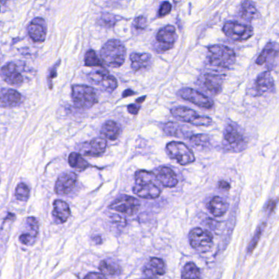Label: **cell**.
<instances>
[{"label": "cell", "instance_id": "1", "mask_svg": "<svg viewBox=\"0 0 279 279\" xmlns=\"http://www.w3.org/2000/svg\"><path fill=\"white\" fill-rule=\"evenodd\" d=\"M157 178L153 172L138 171L135 173V184L133 192L144 199H155L161 195V189L157 184Z\"/></svg>", "mask_w": 279, "mask_h": 279}, {"label": "cell", "instance_id": "2", "mask_svg": "<svg viewBox=\"0 0 279 279\" xmlns=\"http://www.w3.org/2000/svg\"><path fill=\"white\" fill-rule=\"evenodd\" d=\"M100 56L107 67H120L125 61L126 49L120 40H108L101 49Z\"/></svg>", "mask_w": 279, "mask_h": 279}, {"label": "cell", "instance_id": "3", "mask_svg": "<svg viewBox=\"0 0 279 279\" xmlns=\"http://www.w3.org/2000/svg\"><path fill=\"white\" fill-rule=\"evenodd\" d=\"M223 148L229 153H240L247 148V140L241 127L235 123L227 124L223 134Z\"/></svg>", "mask_w": 279, "mask_h": 279}, {"label": "cell", "instance_id": "4", "mask_svg": "<svg viewBox=\"0 0 279 279\" xmlns=\"http://www.w3.org/2000/svg\"><path fill=\"white\" fill-rule=\"evenodd\" d=\"M207 50V60L213 67L228 69L234 65L236 53L229 47L223 45H211Z\"/></svg>", "mask_w": 279, "mask_h": 279}, {"label": "cell", "instance_id": "5", "mask_svg": "<svg viewBox=\"0 0 279 279\" xmlns=\"http://www.w3.org/2000/svg\"><path fill=\"white\" fill-rule=\"evenodd\" d=\"M71 98L75 106L80 109L91 108L98 101L95 89L84 84L72 85Z\"/></svg>", "mask_w": 279, "mask_h": 279}, {"label": "cell", "instance_id": "6", "mask_svg": "<svg viewBox=\"0 0 279 279\" xmlns=\"http://www.w3.org/2000/svg\"><path fill=\"white\" fill-rule=\"evenodd\" d=\"M171 112L178 120L196 126H210L213 123L211 118L200 115L194 110L186 106H176L171 109Z\"/></svg>", "mask_w": 279, "mask_h": 279}, {"label": "cell", "instance_id": "7", "mask_svg": "<svg viewBox=\"0 0 279 279\" xmlns=\"http://www.w3.org/2000/svg\"><path fill=\"white\" fill-rule=\"evenodd\" d=\"M166 149L169 157L181 166H186L195 162L194 153L184 143L176 141L169 143Z\"/></svg>", "mask_w": 279, "mask_h": 279}, {"label": "cell", "instance_id": "8", "mask_svg": "<svg viewBox=\"0 0 279 279\" xmlns=\"http://www.w3.org/2000/svg\"><path fill=\"white\" fill-rule=\"evenodd\" d=\"M189 238L191 246L197 252H208L214 246L213 235L209 231L204 230L202 228L192 229L189 233Z\"/></svg>", "mask_w": 279, "mask_h": 279}, {"label": "cell", "instance_id": "9", "mask_svg": "<svg viewBox=\"0 0 279 279\" xmlns=\"http://www.w3.org/2000/svg\"><path fill=\"white\" fill-rule=\"evenodd\" d=\"M88 80L93 84L98 85L103 90L111 93L117 88V80L114 76L109 74L103 67L96 69L88 74Z\"/></svg>", "mask_w": 279, "mask_h": 279}, {"label": "cell", "instance_id": "10", "mask_svg": "<svg viewBox=\"0 0 279 279\" xmlns=\"http://www.w3.org/2000/svg\"><path fill=\"white\" fill-rule=\"evenodd\" d=\"M223 31L225 36L233 41H246L253 36L254 29L250 25L241 24L237 22H228L224 24Z\"/></svg>", "mask_w": 279, "mask_h": 279}, {"label": "cell", "instance_id": "11", "mask_svg": "<svg viewBox=\"0 0 279 279\" xmlns=\"http://www.w3.org/2000/svg\"><path fill=\"white\" fill-rule=\"evenodd\" d=\"M177 94L182 99L189 101L202 108L211 109L214 106V102L211 98L196 89L183 88L179 90Z\"/></svg>", "mask_w": 279, "mask_h": 279}, {"label": "cell", "instance_id": "12", "mask_svg": "<svg viewBox=\"0 0 279 279\" xmlns=\"http://www.w3.org/2000/svg\"><path fill=\"white\" fill-rule=\"evenodd\" d=\"M177 38L176 30L172 25H167L162 28L156 36L158 51L166 52L172 49Z\"/></svg>", "mask_w": 279, "mask_h": 279}, {"label": "cell", "instance_id": "13", "mask_svg": "<svg viewBox=\"0 0 279 279\" xmlns=\"http://www.w3.org/2000/svg\"><path fill=\"white\" fill-rule=\"evenodd\" d=\"M140 202L131 196L122 195L110 205V208L124 215H135L140 209Z\"/></svg>", "mask_w": 279, "mask_h": 279}, {"label": "cell", "instance_id": "14", "mask_svg": "<svg viewBox=\"0 0 279 279\" xmlns=\"http://www.w3.org/2000/svg\"><path fill=\"white\" fill-rule=\"evenodd\" d=\"M274 90V80L269 71L259 74L255 80L252 95L255 97L264 95Z\"/></svg>", "mask_w": 279, "mask_h": 279}, {"label": "cell", "instance_id": "15", "mask_svg": "<svg viewBox=\"0 0 279 279\" xmlns=\"http://www.w3.org/2000/svg\"><path fill=\"white\" fill-rule=\"evenodd\" d=\"M76 182H77V175L73 172H66L62 174L56 182V193L58 195H67L75 189Z\"/></svg>", "mask_w": 279, "mask_h": 279}, {"label": "cell", "instance_id": "16", "mask_svg": "<svg viewBox=\"0 0 279 279\" xmlns=\"http://www.w3.org/2000/svg\"><path fill=\"white\" fill-rule=\"evenodd\" d=\"M40 231V222L36 217H28L26 219L25 229L21 235V243L23 245H31L36 241Z\"/></svg>", "mask_w": 279, "mask_h": 279}, {"label": "cell", "instance_id": "17", "mask_svg": "<svg viewBox=\"0 0 279 279\" xmlns=\"http://www.w3.org/2000/svg\"><path fill=\"white\" fill-rule=\"evenodd\" d=\"M0 76L5 82L10 85L19 86L23 84V77L18 70L17 65L14 62H9L1 68Z\"/></svg>", "mask_w": 279, "mask_h": 279}, {"label": "cell", "instance_id": "18", "mask_svg": "<svg viewBox=\"0 0 279 279\" xmlns=\"http://www.w3.org/2000/svg\"><path fill=\"white\" fill-rule=\"evenodd\" d=\"M225 76L220 74L206 73L202 77V84L213 95H217L223 89Z\"/></svg>", "mask_w": 279, "mask_h": 279}, {"label": "cell", "instance_id": "19", "mask_svg": "<svg viewBox=\"0 0 279 279\" xmlns=\"http://www.w3.org/2000/svg\"><path fill=\"white\" fill-rule=\"evenodd\" d=\"M278 51H277V45L276 43L269 42L266 45L264 49L262 50L261 53L259 54V57L256 59V64L261 66L264 63H268V68H274L277 65V58Z\"/></svg>", "mask_w": 279, "mask_h": 279}, {"label": "cell", "instance_id": "20", "mask_svg": "<svg viewBox=\"0 0 279 279\" xmlns=\"http://www.w3.org/2000/svg\"><path fill=\"white\" fill-rule=\"evenodd\" d=\"M28 33L35 43L44 42L46 38L47 25L42 18H36L28 26Z\"/></svg>", "mask_w": 279, "mask_h": 279}, {"label": "cell", "instance_id": "21", "mask_svg": "<svg viewBox=\"0 0 279 279\" xmlns=\"http://www.w3.org/2000/svg\"><path fill=\"white\" fill-rule=\"evenodd\" d=\"M153 174L155 175L157 180L162 186L166 188H174L178 184L177 175L170 167L160 166Z\"/></svg>", "mask_w": 279, "mask_h": 279}, {"label": "cell", "instance_id": "22", "mask_svg": "<svg viewBox=\"0 0 279 279\" xmlns=\"http://www.w3.org/2000/svg\"><path fill=\"white\" fill-rule=\"evenodd\" d=\"M106 142L104 138L96 137L89 142L83 144V154L88 157H99L106 151Z\"/></svg>", "mask_w": 279, "mask_h": 279}, {"label": "cell", "instance_id": "23", "mask_svg": "<svg viewBox=\"0 0 279 279\" xmlns=\"http://www.w3.org/2000/svg\"><path fill=\"white\" fill-rule=\"evenodd\" d=\"M22 95L18 91L12 89H0V107L11 108L20 104Z\"/></svg>", "mask_w": 279, "mask_h": 279}, {"label": "cell", "instance_id": "24", "mask_svg": "<svg viewBox=\"0 0 279 279\" xmlns=\"http://www.w3.org/2000/svg\"><path fill=\"white\" fill-rule=\"evenodd\" d=\"M166 267L165 262L159 258H152L144 269V274L149 278L159 277L166 273Z\"/></svg>", "mask_w": 279, "mask_h": 279}, {"label": "cell", "instance_id": "25", "mask_svg": "<svg viewBox=\"0 0 279 279\" xmlns=\"http://www.w3.org/2000/svg\"><path fill=\"white\" fill-rule=\"evenodd\" d=\"M131 68L133 71L149 68L152 64V55L149 53H133L130 54Z\"/></svg>", "mask_w": 279, "mask_h": 279}, {"label": "cell", "instance_id": "26", "mask_svg": "<svg viewBox=\"0 0 279 279\" xmlns=\"http://www.w3.org/2000/svg\"><path fill=\"white\" fill-rule=\"evenodd\" d=\"M53 215L54 219L60 224L67 222L71 216V210L68 204L62 200H55L53 202Z\"/></svg>", "mask_w": 279, "mask_h": 279}, {"label": "cell", "instance_id": "27", "mask_svg": "<svg viewBox=\"0 0 279 279\" xmlns=\"http://www.w3.org/2000/svg\"><path fill=\"white\" fill-rule=\"evenodd\" d=\"M207 209L215 217H220L228 211V204L222 197H215L207 204Z\"/></svg>", "mask_w": 279, "mask_h": 279}, {"label": "cell", "instance_id": "28", "mask_svg": "<svg viewBox=\"0 0 279 279\" xmlns=\"http://www.w3.org/2000/svg\"><path fill=\"white\" fill-rule=\"evenodd\" d=\"M101 133L109 140H115L120 133V127L113 120H107L102 124Z\"/></svg>", "mask_w": 279, "mask_h": 279}, {"label": "cell", "instance_id": "29", "mask_svg": "<svg viewBox=\"0 0 279 279\" xmlns=\"http://www.w3.org/2000/svg\"><path fill=\"white\" fill-rule=\"evenodd\" d=\"M258 14L255 3L251 1H244L239 8V16L241 19L251 22Z\"/></svg>", "mask_w": 279, "mask_h": 279}, {"label": "cell", "instance_id": "30", "mask_svg": "<svg viewBox=\"0 0 279 279\" xmlns=\"http://www.w3.org/2000/svg\"><path fill=\"white\" fill-rule=\"evenodd\" d=\"M164 133L166 135L173 136L176 137H183L187 138L189 137V134L186 131L184 130L180 124L175 123V122H167L165 123L162 126Z\"/></svg>", "mask_w": 279, "mask_h": 279}, {"label": "cell", "instance_id": "31", "mask_svg": "<svg viewBox=\"0 0 279 279\" xmlns=\"http://www.w3.org/2000/svg\"><path fill=\"white\" fill-rule=\"evenodd\" d=\"M189 141L193 146L199 150H205L211 146V137L206 134H194L189 137Z\"/></svg>", "mask_w": 279, "mask_h": 279}, {"label": "cell", "instance_id": "32", "mask_svg": "<svg viewBox=\"0 0 279 279\" xmlns=\"http://www.w3.org/2000/svg\"><path fill=\"white\" fill-rule=\"evenodd\" d=\"M99 269L103 275L115 276L120 272V266L110 259L102 260L99 264Z\"/></svg>", "mask_w": 279, "mask_h": 279}, {"label": "cell", "instance_id": "33", "mask_svg": "<svg viewBox=\"0 0 279 279\" xmlns=\"http://www.w3.org/2000/svg\"><path fill=\"white\" fill-rule=\"evenodd\" d=\"M182 279H201V272L193 262H189L184 266L181 274Z\"/></svg>", "mask_w": 279, "mask_h": 279}, {"label": "cell", "instance_id": "34", "mask_svg": "<svg viewBox=\"0 0 279 279\" xmlns=\"http://www.w3.org/2000/svg\"><path fill=\"white\" fill-rule=\"evenodd\" d=\"M68 162L71 167L78 169L80 171H84L85 169L89 167L88 162L81 157L80 154L77 153H71L69 156Z\"/></svg>", "mask_w": 279, "mask_h": 279}, {"label": "cell", "instance_id": "35", "mask_svg": "<svg viewBox=\"0 0 279 279\" xmlns=\"http://www.w3.org/2000/svg\"><path fill=\"white\" fill-rule=\"evenodd\" d=\"M121 18L118 16L111 14H103L100 18V24L106 28H111L120 20Z\"/></svg>", "mask_w": 279, "mask_h": 279}, {"label": "cell", "instance_id": "36", "mask_svg": "<svg viewBox=\"0 0 279 279\" xmlns=\"http://www.w3.org/2000/svg\"><path fill=\"white\" fill-rule=\"evenodd\" d=\"M84 64L86 67H102V63L98 59V56L96 54L95 51L89 50L87 52L84 57Z\"/></svg>", "mask_w": 279, "mask_h": 279}, {"label": "cell", "instance_id": "37", "mask_svg": "<svg viewBox=\"0 0 279 279\" xmlns=\"http://www.w3.org/2000/svg\"><path fill=\"white\" fill-rule=\"evenodd\" d=\"M15 197L17 199L22 202H26L29 199L30 189L27 184H19L16 189Z\"/></svg>", "mask_w": 279, "mask_h": 279}, {"label": "cell", "instance_id": "38", "mask_svg": "<svg viewBox=\"0 0 279 279\" xmlns=\"http://www.w3.org/2000/svg\"><path fill=\"white\" fill-rule=\"evenodd\" d=\"M264 225H265V224H261V225H259V228H257L256 232H255V235H254V237H253L252 240L250 241V245H249L247 252L251 253V251H253V250L255 248V246H257L258 241H259V238H260V236H261Z\"/></svg>", "mask_w": 279, "mask_h": 279}, {"label": "cell", "instance_id": "39", "mask_svg": "<svg viewBox=\"0 0 279 279\" xmlns=\"http://www.w3.org/2000/svg\"><path fill=\"white\" fill-rule=\"evenodd\" d=\"M147 25H148V22H147L146 18L144 16H138L133 20V27L137 31H144L146 28Z\"/></svg>", "mask_w": 279, "mask_h": 279}, {"label": "cell", "instance_id": "40", "mask_svg": "<svg viewBox=\"0 0 279 279\" xmlns=\"http://www.w3.org/2000/svg\"><path fill=\"white\" fill-rule=\"evenodd\" d=\"M61 64V60H58L56 62L55 64L53 65L51 70L49 71V77H48V83H49V89H53V79L57 76V71H58V67Z\"/></svg>", "mask_w": 279, "mask_h": 279}, {"label": "cell", "instance_id": "41", "mask_svg": "<svg viewBox=\"0 0 279 279\" xmlns=\"http://www.w3.org/2000/svg\"><path fill=\"white\" fill-rule=\"evenodd\" d=\"M171 5L169 2H163L162 5H161L159 9V17L160 18H162V17H165V16L168 15L171 12Z\"/></svg>", "mask_w": 279, "mask_h": 279}, {"label": "cell", "instance_id": "42", "mask_svg": "<svg viewBox=\"0 0 279 279\" xmlns=\"http://www.w3.org/2000/svg\"><path fill=\"white\" fill-rule=\"evenodd\" d=\"M84 279H106L104 275L100 272H89L84 277Z\"/></svg>", "mask_w": 279, "mask_h": 279}, {"label": "cell", "instance_id": "43", "mask_svg": "<svg viewBox=\"0 0 279 279\" xmlns=\"http://www.w3.org/2000/svg\"><path fill=\"white\" fill-rule=\"evenodd\" d=\"M127 109H128V111L129 113L135 115H137V114L138 113V111H140V106L137 104H130L127 106Z\"/></svg>", "mask_w": 279, "mask_h": 279}, {"label": "cell", "instance_id": "44", "mask_svg": "<svg viewBox=\"0 0 279 279\" xmlns=\"http://www.w3.org/2000/svg\"><path fill=\"white\" fill-rule=\"evenodd\" d=\"M219 189H224V190H229L230 189V184H228V182L221 180L219 182Z\"/></svg>", "mask_w": 279, "mask_h": 279}, {"label": "cell", "instance_id": "45", "mask_svg": "<svg viewBox=\"0 0 279 279\" xmlns=\"http://www.w3.org/2000/svg\"><path fill=\"white\" fill-rule=\"evenodd\" d=\"M135 94V92H133V90H131V89H126V90L124 91V93H123V95L122 97L123 98H127V97H129V96H133Z\"/></svg>", "mask_w": 279, "mask_h": 279}, {"label": "cell", "instance_id": "46", "mask_svg": "<svg viewBox=\"0 0 279 279\" xmlns=\"http://www.w3.org/2000/svg\"><path fill=\"white\" fill-rule=\"evenodd\" d=\"M268 208L270 210V211H270V212H272V211H273V210H274L275 206H276V202H275L273 200H271L270 202H269V203H268Z\"/></svg>", "mask_w": 279, "mask_h": 279}, {"label": "cell", "instance_id": "47", "mask_svg": "<svg viewBox=\"0 0 279 279\" xmlns=\"http://www.w3.org/2000/svg\"><path fill=\"white\" fill-rule=\"evenodd\" d=\"M145 99H146V96H144L142 98H138L137 100H136V103H137L138 105H141L143 102L145 101Z\"/></svg>", "mask_w": 279, "mask_h": 279}, {"label": "cell", "instance_id": "48", "mask_svg": "<svg viewBox=\"0 0 279 279\" xmlns=\"http://www.w3.org/2000/svg\"><path fill=\"white\" fill-rule=\"evenodd\" d=\"M145 279H151V278H145Z\"/></svg>", "mask_w": 279, "mask_h": 279}]
</instances>
